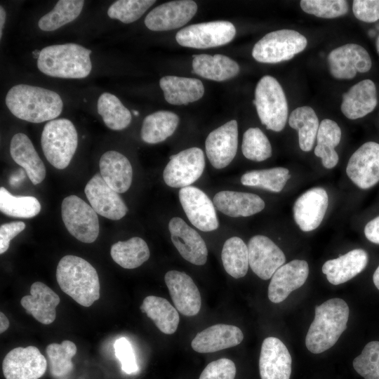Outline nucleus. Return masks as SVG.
Segmentation results:
<instances>
[{
    "mask_svg": "<svg viewBox=\"0 0 379 379\" xmlns=\"http://www.w3.org/2000/svg\"><path fill=\"white\" fill-rule=\"evenodd\" d=\"M0 211L4 214L20 218H31L41 211L39 200L32 196H13L5 187H0Z\"/></svg>",
    "mask_w": 379,
    "mask_h": 379,
    "instance_id": "37998d69",
    "label": "nucleus"
},
{
    "mask_svg": "<svg viewBox=\"0 0 379 379\" xmlns=\"http://www.w3.org/2000/svg\"><path fill=\"white\" fill-rule=\"evenodd\" d=\"M244 339L236 326L218 324L199 332L191 343L192 348L199 353H212L238 345Z\"/></svg>",
    "mask_w": 379,
    "mask_h": 379,
    "instance_id": "b1692460",
    "label": "nucleus"
},
{
    "mask_svg": "<svg viewBox=\"0 0 379 379\" xmlns=\"http://www.w3.org/2000/svg\"><path fill=\"white\" fill-rule=\"evenodd\" d=\"M77 351L76 345L67 340H63L60 344L51 343L46 347L48 371L53 378H65L72 372L74 364L72 359Z\"/></svg>",
    "mask_w": 379,
    "mask_h": 379,
    "instance_id": "58836bf2",
    "label": "nucleus"
},
{
    "mask_svg": "<svg viewBox=\"0 0 379 379\" xmlns=\"http://www.w3.org/2000/svg\"><path fill=\"white\" fill-rule=\"evenodd\" d=\"M291 175L288 169L276 167L245 173L241 178L242 185L280 192Z\"/></svg>",
    "mask_w": 379,
    "mask_h": 379,
    "instance_id": "a19ab883",
    "label": "nucleus"
},
{
    "mask_svg": "<svg viewBox=\"0 0 379 379\" xmlns=\"http://www.w3.org/2000/svg\"><path fill=\"white\" fill-rule=\"evenodd\" d=\"M328 63L331 74L338 79H351L357 72L370 70L372 65L367 51L357 44H347L332 50Z\"/></svg>",
    "mask_w": 379,
    "mask_h": 379,
    "instance_id": "4468645a",
    "label": "nucleus"
},
{
    "mask_svg": "<svg viewBox=\"0 0 379 379\" xmlns=\"http://www.w3.org/2000/svg\"><path fill=\"white\" fill-rule=\"evenodd\" d=\"M300 7L305 13L322 18H335L345 15L349 9L345 0H302Z\"/></svg>",
    "mask_w": 379,
    "mask_h": 379,
    "instance_id": "de8ad7c7",
    "label": "nucleus"
},
{
    "mask_svg": "<svg viewBox=\"0 0 379 379\" xmlns=\"http://www.w3.org/2000/svg\"><path fill=\"white\" fill-rule=\"evenodd\" d=\"M197 11L194 1L178 0L162 4L145 17V25L152 31H168L187 24Z\"/></svg>",
    "mask_w": 379,
    "mask_h": 379,
    "instance_id": "dca6fc26",
    "label": "nucleus"
},
{
    "mask_svg": "<svg viewBox=\"0 0 379 379\" xmlns=\"http://www.w3.org/2000/svg\"><path fill=\"white\" fill-rule=\"evenodd\" d=\"M182 207L190 222L203 232L213 231L218 227L215 206L200 189L188 186L178 193Z\"/></svg>",
    "mask_w": 379,
    "mask_h": 379,
    "instance_id": "f8f14e48",
    "label": "nucleus"
},
{
    "mask_svg": "<svg viewBox=\"0 0 379 379\" xmlns=\"http://www.w3.org/2000/svg\"><path fill=\"white\" fill-rule=\"evenodd\" d=\"M63 222L68 232L84 243L94 242L99 234V220L91 206L76 195L65 197L61 205Z\"/></svg>",
    "mask_w": 379,
    "mask_h": 379,
    "instance_id": "6e6552de",
    "label": "nucleus"
},
{
    "mask_svg": "<svg viewBox=\"0 0 379 379\" xmlns=\"http://www.w3.org/2000/svg\"><path fill=\"white\" fill-rule=\"evenodd\" d=\"M253 103L267 129L275 132L283 130L288 118V104L284 90L275 78L266 75L260 79Z\"/></svg>",
    "mask_w": 379,
    "mask_h": 379,
    "instance_id": "423d86ee",
    "label": "nucleus"
},
{
    "mask_svg": "<svg viewBox=\"0 0 379 379\" xmlns=\"http://www.w3.org/2000/svg\"><path fill=\"white\" fill-rule=\"evenodd\" d=\"M179 124L178 116L170 111L161 110L147 115L141 128V138L149 144L163 142L173 134Z\"/></svg>",
    "mask_w": 379,
    "mask_h": 379,
    "instance_id": "72a5a7b5",
    "label": "nucleus"
},
{
    "mask_svg": "<svg viewBox=\"0 0 379 379\" xmlns=\"http://www.w3.org/2000/svg\"><path fill=\"white\" fill-rule=\"evenodd\" d=\"M352 364L364 379H379V341L368 343Z\"/></svg>",
    "mask_w": 379,
    "mask_h": 379,
    "instance_id": "49530a36",
    "label": "nucleus"
},
{
    "mask_svg": "<svg viewBox=\"0 0 379 379\" xmlns=\"http://www.w3.org/2000/svg\"><path fill=\"white\" fill-rule=\"evenodd\" d=\"M292 359L281 340L266 338L261 346L259 371L261 379H290Z\"/></svg>",
    "mask_w": 379,
    "mask_h": 379,
    "instance_id": "4be33fe9",
    "label": "nucleus"
},
{
    "mask_svg": "<svg viewBox=\"0 0 379 379\" xmlns=\"http://www.w3.org/2000/svg\"><path fill=\"white\" fill-rule=\"evenodd\" d=\"M238 147V124L231 120L211 131L205 141L206 156L211 165L221 169L236 156Z\"/></svg>",
    "mask_w": 379,
    "mask_h": 379,
    "instance_id": "f3484780",
    "label": "nucleus"
},
{
    "mask_svg": "<svg viewBox=\"0 0 379 379\" xmlns=\"http://www.w3.org/2000/svg\"><path fill=\"white\" fill-rule=\"evenodd\" d=\"M376 49H377V51L379 54V35L376 39Z\"/></svg>",
    "mask_w": 379,
    "mask_h": 379,
    "instance_id": "bf43d9fd",
    "label": "nucleus"
},
{
    "mask_svg": "<svg viewBox=\"0 0 379 379\" xmlns=\"http://www.w3.org/2000/svg\"><path fill=\"white\" fill-rule=\"evenodd\" d=\"M154 3V0L116 1L109 7L107 15L124 23H131L139 19Z\"/></svg>",
    "mask_w": 379,
    "mask_h": 379,
    "instance_id": "a18cd8bd",
    "label": "nucleus"
},
{
    "mask_svg": "<svg viewBox=\"0 0 379 379\" xmlns=\"http://www.w3.org/2000/svg\"><path fill=\"white\" fill-rule=\"evenodd\" d=\"M378 102L375 84L370 79L362 80L343 95L340 109L350 119H357L371 113Z\"/></svg>",
    "mask_w": 379,
    "mask_h": 379,
    "instance_id": "a878e982",
    "label": "nucleus"
},
{
    "mask_svg": "<svg viewBox=\"0 0 379 379\" xmlns=\"http://www.w3.org/2000/svg\"><path fill=\"white\" fill-rule=\"evenodd\" d=\"M25 224L22 221L4 223L0 227V253H4L9 248L13 238L25 229Z\"/></svg>",
    "mask_w": 379,
    "mask_h": 379,
    "instance_id": "603ef678",
    "label": "nucleus"
},
{
    "mask_svg": "<svg viewBox=\"0 0 379 379\" xmlns=\"http://www.w3.org/2000/svg\"><path fill=\"white\" fill-rule=\"evenodd\" d=\"M24 178V171L20 170V173L13 174L11 176L9 182L13 186H15Z\"/></svg>",
    "mask_w": 379,
    "mask_h": 379,
    "instance_id": "6e6d98bb",
    "label": "nucleus"
},
{
    "mask_svg": "<svg viewBox=\"0 0 379 379\" xmlns=\"http://www.w3.org/2000/svg\"><path fill=\"white\" fill-rule=\"evenodd\" d=\"M354 16L365 22L379 20V0H354L352 4Z\"/></svg>",
    "mask_w": 379,
    "mask_h": 379,
    "instance_id": "3c124183",
    "label": "nucleus"
},
{
    "mask_svg": "<svg viewBox=\"0 0 379 379\" xmlns=\"http://www.w3.org/2000/svg\"><path fill=\"white\" fill-rule=\"evenodd\" d=\"M164 98L171 105H187L202 98L204 87L202 82L195 78L165 76L159 81Z\"/></svg>",
    "mask_w": 379,
    "mask_h": 379,
    "instance_id": "7c9ffc66",
    "label": "nucleus"
},
{
    "mask_svg": "<svg viewBox=\"0 0 379 379\" xmlns=\"http://www.w3.org/2000/svg\"><path fill=\"white\" fill-rule=\"evenodd\" d=\"M346 173L358 187L366 190L379 182V143L367 142L351 156Z\"/></svg>",
    "mask_w": 379,
    "mask_h": 379,
    "instance_id": "ddd939ff",
    "label": "nucleus"
},
{
    "mask_svg": "<svg viewBox=\"0 0 379 379\" xmlns=\"http://www.w3.org/2000/svg\"><path fill=\"white\" fill-rule=\"evenodd\" d=\"M241 151L251 161H262L272 156V146L259 128H249L243 135Z\"/></svg>",
    "mask_w": 379,
    "mask_h": 379,
    "instance_id": "c03bdc74",
    "label": "nucleus"
},
{
    "mask_svg": "<svg viewBox=\"0 0 379 379\" xmlns=\"http://www.w3.org/2000/svg\"><path fill=\"white\" fill-rule=\"evenodd\" d=\"M192 72L207 79L222 81L238 74L239 66L230 58L215 54L192 55Z\"/></svg>",
    "mask_w": 379,
    "mask_h": 379,
    "instance_id": "2f4dec72",
    "label": "nucleus"
},
{
    "mask_svg": "<svg viewBox=\"0 0 379 379\" xmlns=\"http://www.w3.org/2000/svg\"><path fill=\"white\" fill-rule=\"evenodd\" d=\"M307 44V39L295 30L273 31L256 42L252 56L260 62L278 63L293 58L302 51Z\"/></svg>",
    "mask_w": 379,
    "mask_h": 379,
    "instance_id": "0eeeda50",
    "label": "nucleus"
},
{
    "mask_svg": "<svg viewBox=\"0 0 379 379\" xmlns=\"http://www.w3.org/2000/svg\"><path fill=\"white\" fill-rule=\"evenodd\" d=\"M114 354L121 365V370L132 374L138 371L133 348L126 338L117 339L114 344Z\"/></svg>",
    "mask_w": 379,
    "mask_h": 379,
    "instance_id": "09e8293b",
    "label": "nucleus"
},
{
    "mask_svg": "<svg viewBox=\"0 0 379 379\" xmlns=\"http://www.w3.org/2000/svg\"><path fill=\"white\" fill-rule=\"evenodd\" d=\"M59 303V296L41 281L33 283L30 288V295H25L20 300L27 313L44 325L55 321V308Z\"/></svg>",
    "mask_w": 379,
    "mask_h": 379,
    "instance_id": "393cba45",
    "label": "nucleus"
},
{
    "mask_svg": "<svg viewBox=\"0 0 379 379\" xmlns=\"http://www.w3.org/2000/svg\"><path fill=\"white\" fill-rule=\"evenodd\" d=\"M6 11L5 9L1 6H0V38L2 36V30L5 24L6 21Z\"/></svg>",
    "mask_w": 379,
    "mask_h": 379,
    "instance_id": "4d7b16f0",
    "label": "nucleus"
},
{
    "mask_svg": "<svg viewBox=\"0 0 379 379\" xmlns=\"http://www.w3.org/2000/svg\"><path fill=\"white\" fill-rule=\"evenodd\" d=\"M364 234L368 241L379 244V215L366 225Z\"/></svg>",
    "mask_w": 379,
    "mask_h": 379,
    "instance_id": "864d4df0",
    "label": "nucleus"
},
{
    "mask_svg": "<svg viewBox=\"0 0 379 379\" xmlns=\"http://www.w3.org/2000/svg\"><path fill=\"white\" fill-rule=\"evenodd\" d=\"M328 205V197L324 189L314 187L307 190L293 204L295 223L303 232L317 229L324 219Z\"/></svg>",
    "mask_w": 379,
    "mask_h": 379,
    "instance_id": "6ab92c4d",
    "label": "nucleus"
},
{
    "mask_svg": "<svg viewBox=\"0 0 379 379\" xmlns=\"http://www.w3.org/2000/svg\"><path fill=\"white\" fill-rule=\"evenodd\" d=\"M171 241L181 256L196 265L206 263L208 250L200 234L190 227L182 218L174 217L168 223Z\"/></svg>",
    "mask_w": 379,
    "mask_h": 379,
    "instance_id": "aec40b11",
    "label": "nucleus"
},
{
    "mask_svg": "<svg viewBox=\"0 0 379 379\" xmlns=\"http://www.w3.org/2000/svg\"><path fill=\"white\" fill-rule=\"evenodd\" d=\"M140 309L162 333L170 335L176 331L180 321L179 314L166 299L155 295L147 296Z\"/></svg>",
    "mask_w": 379,
    "mask_h": 379,
    "instance_id": "473e14b6",
    "label": "nucleus"
},
{
    "mask_svg": "<svg viewBox=\"0 0 379 379\" xmlns=\"http://www.w3.org/2000/svg\"><path fill=\"white\" fill-rule=\"evenodd\" d=\"M56 279L61 290L84 307H90L100 298L97 271L82 258L62 257L57 266Z\"/></svg>",
    "mask_w": 379,
    "mask_h": 379,
    "instance_id": "7ed1b4c3",
    "label": "nucleus"
},
{
    "mask_svg": "<svg viewBox=\"0 0 379 379\" xmlns=\"http://www.w3.org/2000/svg\"><path fill=\"white\" fill-rule=\"evenodd\" d=\"M236 366L229 359L222 358L209 363L199 379H234Z\"/></svg>",
    "mask_w": 379,
    "mask_h": 379,
    "instance_id": "8fccbe9b",
    "label": "nucleus"
},
{
    "mask_svg": "<svg viewBox=\"0 0 379 379\" xmlns=\"http://www.w3.org/2000/svg\"><path fill=\"white\" fill-rule=\"evenodd\" d=\"M9 327V321L6 316L3 313L0 312V333H3L5 332Z\"/></svg>",
    "mask_w": 379,
    "mask_h": 379,
    "instance_id": "5fc2aeb1",
    "label": "nucleus"
},
{
    "mask_svg": "<svg viewBox=\"0 0 379 379\" xmlns=\"http://www.w3.org/2000/svg\"><path fill=\"white\" fill-rule=\"evenodd\" d=\"M215 207L230 217H247L262 211L264 201L257 194L235 191H221L213 199Z\"/></svg>",
    "mask_w": 379,
    "mask_h": 379,
    "instance_id": "cd10ccee",
    "label": "nucleus"
},
{
    "mask_svg": "<svg viewBox=\"0 0 379 379\" xmlns=\"http://www.w3.org/2000/svg\"><path fill=\"white\" fill-rule=\"evenodd\" d=\"M41 144L48 161L58 169H64L69 164L77 147V130L67 119L49 121L42 131Z\"/></svg>",
    "mask_w": 379,
    "mask_h": 379,
    "instance_id": "39448f33",
    "label": "nucleus"
},
{
    "mask_svg": "<svg viewBox=\"0 0 379 379\" xmlns=\"http://www.w3.org/2000/svg\"><path fill=\"white\" fill-rule=\"evenodd\" d=\"M84 1L60 0L51 11L42 16L38 22L43 31H54L75 20L81 13Z\"/></svg>",
    "mask_w": 379,
    "mask_h": 379,
    "instance_id": "79ce46f5",
    "label": "nucleus"
},
{
    "mask_svg": "<svg viewBox=\"0 0 379 379\" xmlns=\"http://www.w3.org/2000/svg\"><path fill=\"white\" fill-rule=\"evenodd\" d=\"M289 126L298 131V142L301 150H312L319 126L314 110L309 106L295 109L288 118Z\"/></svg>",
    "mask_w": 379,
    "mask_h": 379,
    "instance_id": "e433bc0d",
    "label": "nucleus"
},
{
    "mask_svg": "<svg viewBox=\"0 0 379 379\" xmlns=\"http://www.w3.org/2000/svg\"><path fill=\"white\" fill-rule=\"evenodd\" d=\"M62 379H67V378H62Z\"/></svg>",
    "mask_w": 379,
    "mask_h": 379,
    "instance_id": "680f3d73",
    "label": "nucleus"
},
{
    "mask_svg": "<svg viewBox=\"0 0 379 379\" xmlns=\"http://www.w3.org/2000/svg\"><path fill=\"white\" fill-rule=\"evenodd\" d=\"M98 112L110 129L120 131L131 121V114L119 99L109 93H103L98 100Z\"/></svg>",
    "mask_w": 379,
    "mask_h": 379,
    "instance_id": "ea45409f",
    "label": "nucleus"
},
{
    "mask_svg": "<svg viewBox=\"0 0 379 379\" xmlns=\"http://www.w3.org/2000/svg\"><path fill=\"white\" fill-rule=\"evenodd\" d=\"M6 105L15 117L32 123L53 120L63 107L57 93L27 84L13 86L6 94Z\"/></svg>",
    "mask_w": 379,
    "mask_h": 379,
    "instance_id": "f257e3e1",
    "label": "nucleus"
},
{
    "mask_svg": "<svg viewBox=\"0 0 379 379\" xmlns=\"http://www.w3.org/2000/svg\"><path fill=\"white\" fill-rule=\"evenodd\" d=\"M368 256L366 251L357 248L340 257L328 260L322 266V272L333 285L343 284L361 272Z\"/></svg>",
    "mask_w": 379,
    "mask_h": 379,
    "instance_id": "bb28decb",
    "label": "nucleus"
},
{
    "mask_svg": "<svg viewBox=\"0 0 379 379\" xmlns=\"http://www.w3.org/2000/svg\"><path fill=\"white\" fill-rule=\"evenodd\" d=\"M373 281L375 287L379 290V265L374 272Z\"/></svg>",
    "mask_w": 379,
    "mask_h": 379,
    "instance_id": "13d9d810",
    "label": "nucleus"
},
{
    "mask_svg": "<svg viewBox=\"0 0 379 379\" xmlns=\"http://www.w3.org/2000/svg\"><path fill=\"white\" fill-rule=\"evenodd\" d=\"M100 173L105 182L118 193H124L131 187L133 168L128 159L122 154L109 150L99 161Z\"/></svg>",
    "mask_w": 379,
    "mask_h": 379,
    "instance_id": "c85d7f7f",
    "label": "nucleus"
},
{
    "mask_svg": "<svg viewBox=\"0 0 379 379\" xmlns=\"http://www.w3.org/2000/svg\"><path fill=\"white\" fill-rule=\"evenodd\" d=\"M84 192L93 210L106 218L117 220L122 218L128 211L119 193L105 182L100 173H96L91 178Z\"/></svg>",
    "mask_w": 379,
    "mask_h": 379,
    "instance_id": "a211bd4d",
    "label": "nucleus"
},
{
    "mask_svg": "<svg viewBox=\"0 0 379 379\" xmlns=\"http://www.w3.org/2000/svg\"><path fill=\"white\" fill-rule=\"evenodd\" d=\"M247 246L249 266L263 280L272 278L286 262L284 252L266 236H253Z\"/></svg>",
    "mask_w": 379,
    "mask_h": 379,
    "instance_id": "2eb2a0df",
    "label": "nucleus"
},
{
    "mask_svg": "<svg viewBox=\"0 0 379 379\" xmlns=\"http://www.w3.org/2000/svg\"><path fill=\"white\" fill-rule=\"evenodd\" d=\"M221 258L223 267L235 279L244 277L248 269V246L238 237H232L224 243Z\"/></svg>",
    "mask_w": 379,
    "mask_h": 379,
    "instance_id": "4c0bfd02",
    "label": "nucleus"
},
{
    "mask_svg": "<svg viewBox=\"0 0 379 379\" xmlns=\"http://www.w3.org/2000/svg\"><path fill=\"white\" fill-rule=\"evenodd\" d=\"M91 50L74 43L46 46L39 53L38 69L53 77L81 79L89 75Z\"/></svg>",
    "mask_w": 379,
    "mask_h": 379,
    "instance_id": "20e7f679",
    "label": "nucleus"
},
{
    "mask_svg": "<svg viewBox=\"0 0 379 379\" xmlns=\"http://www.w3.org/2000/svg\"><path fill=\"white\" fill-rule=\"evenodd\" d=\"M341 139V130L336 122L325 119L319 124L314 154L321 159L322 165L326 168H334L339 160L335 147Z\"/></svg>",
    "mask_w": 379,
    "mask_h": 379,
    "instance_id": "f704fd0d",
    "label": "nucleus"
},
{
    "mask_svg": "<svg viewBox=\"0 0 379 379\" xmlns=\"http://www.w3.org/2000/svg\"><path fill=\"white\" fill-rule=\"evenodd\" d=\"M235 34L232 22L218 20L185 27L177 32L175 39L182 46L205 49L227 44Z\"/></svg>",
    "mask_w": 379,
    "mask_h": 379,
    "instance_id": "1a4fd4ad",
    "label": "nucleus"
},
{
    "mask_svg": "<svg viewBox=\"0 0 379 379\" xmlns=\"http://www.w3.org/2000/svg\"><path fill=\"white\" fill-rule=\"evenodd\" d=\"M349 307L342 299H329L315 307L306 338L307 350L319 354L332 347L347 328Z\"/></svg>",
    "mask_w": 379,
    "mask_h": 379,
    "instance_id": "f03ea898",
    "label": "nucleus"
},
{
    "mask_svg": "<svg viewBox=\"0 0 379 379\" xmlns=\"http://www.w3.org/2000/svg\"><path fill=\"white\" fill-rule=\"evenodd\" d=\"M12 159L22 166L34 185L41 183L46 177V167L29 138L22 133L15 134L10 144Z\"/></svg>",
    "mask_w": 379,
    "mask_h": 379,
    "instance_id": "c756f323",
    "label": "nucleus"
},
{
    "mask_svg": "<svg viewBox=\"0 0 379 379\" xmlns=\"http://www.w3.org/2000/svg\"><path fill=\"white\" fill-rule=\"evenodd\" d=\"M309 274L305 260H293L281 266L272 275L268 286V298L274 303L284 301L288 295L301 287Z\"/></svg>",
    "mask_w": 379,
    "mask_h": 379,
    "instance_id": "5701e85b",
    "label": "nucleus"
},
{
    "mask_svg": "<svg viewBox=\"0 0 379 379\" xmlns=\"http://www.w3.org/2000/svg\"><path fill=\"white\" fill-rule=\"evenodd\" d=\"M133 113L135 116H138L139 114V112L135 110L133 111Z\"/></svg>",
    "mask_w": 379,
    "mask_h": 379,
    "instance_id": "052dcab7",
    "label": "nucleus"
},
{
    "mask_svg": "<svg viewBox=\"0 0 379 379\" xmlns=\"http://www.w3.org/2000/svg\"><path fill=\"white\" fill-rule=\"evenodd\" d=\"M110 255L113 260L123 268L135 269L149 259L150 253L145 241L135 237L114 244Z\"/></svg>",
    "mask_w": 379,
    "mask_h": 379,
    "instance_id": "c9c22d12",
    "label": "nucleus"
},
{
    "mask_svg": "<svg viewBox=\"0 0 379 379\" xmlns=\"http://www.w3.org/2000/svg\"><path fill=\"white\" fill-rule=\"evenodd\" d=\"M204 168L203 151L199 147L188 148L170 157L164 170V180L171 187H188L201 177Z\"/></svg>",
    "mask_w": 379,
    "mask_h": 379,
    "instance_id": "9d476101",
    "label": "nucleus"
},
{
    "mask_svg": "<svg viewBox=\"0 0 379 379\" xmlns=\"http://www.w3.org/2000/svg\"><path fill=\"white\" fill-rule=\"evenodd\" d=\"M47 366V359L36 347H18L5 356L2 370L6 379H39Z\"/></svg>",
    "mask_w": 379,
    "mask_h": 379,
    "instance_id": "9b49d317",
    "label": "nucleus"
},
{
    "mask_svg": "<svg viewBox=\"0 0 379 379\" xmlns=\"http://www.w3.org/2000/svg\"><path fill=\"white\" fill-rule=\"evenodd\" d=\"M164 280L176 310L185 316L197 315L201 300L193 279L185 272L171 270L166 273Z\"/></svg>",
    "mask_w": 379,
    "mask_h": 379,
    "instance_id": "412c9836",
    "label": "nucleus"
}]
</instances>
